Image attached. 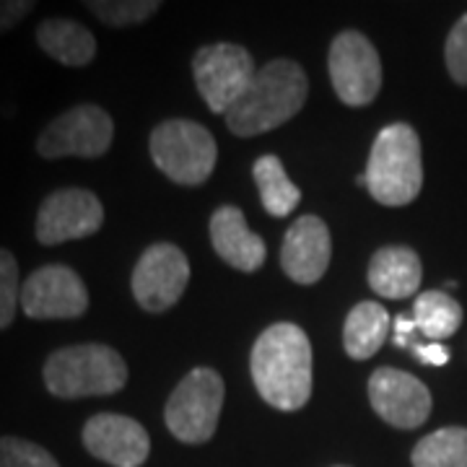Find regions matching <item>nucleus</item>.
I'll use <instances>...</instances> for the list:
<instances>
[{
    "label": "nucleus",
    "mask_w": 467,
    "mask_h": 467,
    "mask_svg": "<svg viewBox=\"0 0 467 467\" xmlns=\"http://www.w3.org/2000/svg\"><path fill=\"white\" fill-rule=\"evenodd\" d=\"M252 382L260 398L285 413L312 398V346L294 322H275L257 337L250 356Z\"/></svg>",
    "instance_id": "1"
},
{
    "label": "nucleus",
    "mask_w": 467,
    "mask_h": 467,
    "mask_svg": "<svg viewBox=\"0 0 467 467\" xmlns=\"http://www.w3.org/2000/svg\"><path fill=\"white\" fill-rule=\"evenodd\" d=\"M309 94V81L299 63L294 60H270L252 78L244 97L223 115L226 128L239 138L263 135L285 125L299 115Z\"/></svg>",
    "instance_id": "2"
},
{
    "label": "nucleus",
    "mask_w": 467,
    "mask_h": 467,
    "mask_svg": "<svg viewBox=\"0 0 467 467\" xmlns=\"http://www.w3.org/2000/svg\"><path fill=\"white\" fill-rule=\"evenodd\" d=\"M42 379L52 398L60 400L107 398L128 384V364L112 346L76 343L52 350L42 367Z\"/></svg>",
    "instance_id": "3"
},
{
    "label": "nucleus",
    "mask_w": 467,
    "mask_h": 467,
    "mask_svg": "<svg viewBox=\"0 0 467 467\" xmlns=\"http://www.w3.org/2000/svg\"><path fill=\"white\" fill-rule=\"evenodd\" d=\"M368 195L382 205L400 208L418 198L423 187L420 138L408 122H392L377 135L367 164Z\"/></svg>",
    "instance_id": "4"
},
{
    "label": "nucleus",
    "mask_w": 467,
    "mask_h": 467,
    "mask_svg": "<svg viewBox=\"0 0 467 467\" xmlns=\"http://www.w3.org/2000/svg\"><path fill=\"white\" fill-rule=\"evenodd\" d=\"M150 159L171 182L195 187L216 169V138L192 119H167L150 133Z\"/></svg>",
    "instance_id": "5"
},
{
    "label": "nucleus",
    "mask_w": 467,
    "mask_h": 467,
    "mask_svg": "<svg viewBox=\"0 0 467 467\" xmlns=\"http://www.w3.org/2000/svg\"><path fill=\"white\" fill-rule=\"evenodd\" d=\"M226 387L216 368H192L174 387L164 408V420L174 439L182 444H205L218 429Z\"/></svg>",
    "instance_id": "6"
},
{
    "label": "nucleus",
    "mask_w": 467,
    "mask_h": 467,
    "mask_svg": "<svg viewBox=\"0 0 467 467\" xmlns=\"http://www.w3.org/2000/svg\"><path fill=\"white\" fill-rule=\"evenodd\" d=\"M115 122L99 104H76L45 125L36 135V153L47 161L57 159H101L112 149Z\"/></svg>",
    "instance_id": "7"
},
{
    "label": "nucleus",
    "mask_w": 467,
    "mask_h": 467,
    "mask_svg": "<svg viewBox=\"0 0 467 467\" xmlns=\"http://www.w3.org/2000/svg\"><path fill=\"white\" fill-rule=\"evenodd\" d=\"M254 63L252 55L239 45L218 42L205 45L195 52L192 60V76L201 91L202 101L211 112L226 115L236 101L244 97V91L254 78Z\"/></svg>",
    "instance_id": "8"
},
{
    "label": "nucleus",
    "mask_w": 467,
    "mask_h": 467,
    "mask_svg": "<svg viewBox=\"0 0 467 467\" xmlns=\"http://www.w3.org/2000/svg\"><path fill=\"white\" fill-rule=\"evenodd\" d=\"M330 81L337 99L348 107H367L382 88V60L361 32H340L330 45Z\"/></svg>",
    "instance_id": "9"
},
{
    "label": "nucleus",
    "mask_w": 467,
    "mask_h": 467,
    "mask_svg": "<svg viewBox=\"0 0 467 467\" xmlns=\"http://www.w3.org/2000/svg\"><path fill=\"white\" fill-rule=\"evenodd\" d=\"M104 226V205L84 187H60L39 202L34 236L42 247L94 236Z\"/></svg>",
    "instance_id": "10"
},
{
    "label": "nucleus",
    "mask_w": 467,
    "mask_h": 467,
    "mask_svg": "<svg viewBox=\"0 0 467 467\" xmlns=\"http://www.w3.org/2000/svg\"><path fill=\"white\" fill-rule=\"evenodd\" d=\"M88 288L84 278L67 265H42L21 285V309L29 319L55 322L78 319L88 312Z\"/></svg>",
    "instance_id": "11"
},
{
    "label": "nucleus",
    "mask_w": 467,
    "mask_h": 467,
    "mask_svg": "<svg viewBox=\"0 0 467 467\" xmlns=\"http://www.w3.org/2000/svg\"><path fill=\"white\" fill-rule=\"evenodd\" d=\"M190 284V260L177 244L159 242L140 254L133 267V296L146 312H167L182 299Z\"/></svg>",
    "instance_id": "12"
},
{
    "label": "nucleus",
    "mask_w": 467,
    "mask_h": 467,
    "mask_svg": "<svg viewBox=\"0 0 467 467\" xmlns=\"http://www.w3.org/2000/svg\"><path fill=\"white\" fill-rule=\"evenodd\" d=\"M368 400L384 423L405 431L423 426L431 416L429 387L400 368H377L368 379Z\"/></svg>",
    "instance_id": "13"
},
{
    "label": "nucleus",
    "mask_w": 467,
    "mask_h": 467,
    "mask_svg": "<svg viewBox=\"0 0 467 467\" xmlns=\"http://www.w3.org/2000/svg\"><path fill=\"white\" fill-rule=\"evenodd\" d=\"M86 451L109 467H140L150 454L149 431L130 416L97 413L81 431Z\"/></svg>",
    "instance_id": "14"
},
{
    "label": "nucleus",
    "mask_w": 467,
    "mask_h": 467,
    "mask_svg": "<svg viewBox=\"0 0 467 467\" xmlns=\"http://www.w3.org/2000/svg\"><path fill=\"white\" fill-rule=\"evenodd\" d=\"M333 257V239L330 229L319 216H301L285 232L281 247V265L284 273L301 285L317 284L327 273Z\"/></svg>",
    "instance_id": "15"
},
{
    "label": "nucleus",
    "mask_w": 467,
    "mask_h": 467,
    "mask_svg": "<svg viewBox=\"0 0 467 467\" xmlns=\"http://www.w3.org/2000/svg\"><path fill=\"white\" fill-rule=\"evenodd\" d=\"M211 244L216 254L242 273H254L265 265L267 247L260 234H254L247 226L244 213L236 205H221L211 216Z\"/></svg>",
    "instance_id": "16"
},
{
    "label": "nucleus",
    "mask_w": 467,
    "mask_h": 467,
    "mask_svg": "<svg viewBox=\"0 0 467 467\" xmlns=\"http://www.w3.org/2000/svg\"><path fill=\"white\" fill-rule=\"evenodd\" d=\"M423 281V265L416 250L389 244L374 252L368 263V285L382 299H408L418 294Z\"/></svg>",
    "instance_id": "17"
},
{
    "label": "nucleus",
    "mask_w": 467,
    "mask_h": 467,
    "mask_svg": "<svg viewBox=\"0 0 467 467\" xmlns=\"http://www.w3.org/2000/svg\"><path fill=\"white\" fill-rule=\"evenodd\" d=\"M34 39L50 60L66 67H86L97 57V36L73 18H45L36 26Z\"/></svg>",
    "instance_id": "18"
},
{
    "label": "nucleus",
    "mask_w": 467,
    "mask_h": 467,
    "mask_svg": "<svg viewBox=\"0 0 467 467\" xmlns=\"http://www.w3.org/2000/svg\"><path fill=\"white\" fill-rule=\"evenodd\" d=\"M392 327V317L387 315L382 304L377 301H361L356 304L346 317L343 325V348L350 358L356 361H367L371 356H377V350L382 348L387 335Z\"/></svg>",
    "instance_id": "19"
},
{
    "label": "nucleus",
    "mask_w": 467,
    "mask_h": 467,
    "mask_svg": "<svg viewBox=\"0 0 467 467\" xmlns=\"http://www.w3.org/2000/svg\"><path fill=\"white\" fill-rule=\"evenodd\" d=\"M252 177H254L257 190H260L263 208H265L270 216L285 218L299 208L301 190L291 182V177L285 174L284 161L278 156H273V153L260 156L254 161Z\"/></svg>",
    "instance_id": "20"
},
{
    "label": "nucleus",
    "mask_w": 467,
    "mask_h": 467,
    "mask_svg": "<svg viewBox=\"0 0 467 467\" xmlns=\"http://www.w3.org/2000/svg\"><path fill=\"white\" fill-rule=\"evenodd\" d=\"M413 319L429 340H447L462 325V306L444 291H423L418 294Z\"/></svg>",
    "instance_id": "21"
},
{
    "label": "nucleus",
    "mask_w": 467,
    "mask_h": 467,
    "mask_svg": "<svg viewBox=\"0 0 467 467\" xmlns=\"http://www.w3.org/2000/svg\"><path fill=\"white\" fill-rule=\"evenodd\" d=\"M413 467H467V429L447 426L423 436L410 454Z\"/></svg>",
    "instance_id": "22"
},
{
    "label": "nucleus",
    "mask_w": 467,
    "mask_h": 467,
    "mask_svg": "<svg viewBox=\"0 0 467 467\" xmlns=\"http://www.w3.org/2000/svg\"><path fill=\"white\" fill-rule=\"evenodd\" d=\"M86 11L109 29L138 26L161 11L159 0H88Z\"/></svg>",
    "instance_id": "23"
},
{
    "label": "nucleus",
    "mask_w": 467,
    "mask_h": 467,
    "mask_svg": "<svg viewBox=\"0 0 467 467\" xmlns=\"http://www.w3.org/2000/svg\"><path fill=\"white\" fill-rule=\"evenodd\" d=\"M21 275L16 254L0 247V333L8 330L21 306Z\"/></svg>",
    "instance_id": "24"
},
{
    "label": "nucleus",
    "mask_w": 467,
    "mask_h": 467,
    "mask_svg": "<svg viewBox=\"0 0 467 467\" xmlns=\"http://www.w3.org/2000/svg\"><path fill=\"white\" fill-rule=\"evenodd\" d=\"M0 467H60V462L29 439L0 436Z\"/></svg>",
    "instance_id": "25"
},
{
    "label": "nucleus",
    "mask_w": 467,
    "mask_h": 467,
    "mask_svg": "<svg viewBox=\"0 0 467 467\" xmlns=\"http://www.w3.org/2000/svg\"><path fill=\"white\" fill-rule=\"evenodd\" d=\"M444 60L451 78L460 86H467V14L451 26L444 45Z\"/></svg>",
    "instance_id": "26"
},
{
    "label": "nucleus",
    "mask_w": 467,
    "mask_h": 467,
    "mask_svg": "<svg viewBox=\"0 0 467 467\" xmlns=\"http://www.w3.org/2000/svg\"><path fill=\"white\" fill-rule=\"evenodd\" d=\"M34 8H36L34 0H0V34H8L11 29H16Z\"/></svg>",
    "instance_id": "27"
},
{
    "label": "nucleus",
    "mask_w": 467,
    "mask_h": 467,
    "mask_svg": "<svg viewBox=\"0 0 467 467\" xmlns=\"http://www.w3.org/2000/svg\"><path fill=\"white\" fill-rule=\"evenodd\" d=\"M416 358H420L426 367H444L450 361V350L444 348L441 343H429V346H416L413 348Z\"/></svg>",
    "instance_id": "28"
},
{
    "label": "nucleus",
    "mask_w": 467,
    "mask_h": 467,
    "mask_svg": "<svg viewBox=\"0 0 467 467\" xmlns=\"http://www.w3.org/2000/svg\"><path fill=\"white\" fill-rule=\"evenodd\" d=\"M392 327H395V343L398 346H410V333L418 327L416 319L400 315V317L392 319Z\"/></svg>",
    "instance_id": "29"
},
{
    "label": "nucleus",
    "mask_w": 467,
    "mask_h": 467,
    "mask_svg": "<svg viewBox=\"0 0 467 467\" xmlns=\"http://www.w3.org/2000/svg\"><path fill=\"white\" fill-rule=\"evenodd\" d=\"M337 467H343V465H337Z\"/></svg>",
    "instance_id": "30"
}]
</instances>
